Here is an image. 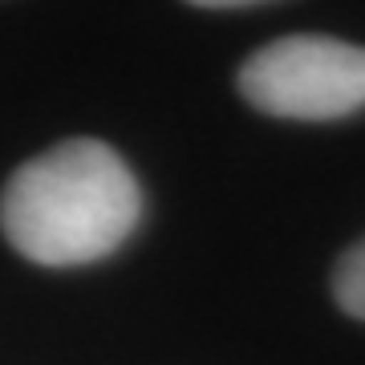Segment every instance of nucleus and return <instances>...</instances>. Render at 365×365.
I'll list each match as a JSON object with an SVG mask.
<instances>
[{
	"instance_id": "f257e3e1",
	"label": "nucleus",
	"mask_w": 365,
	"mask_h": 365,
	"mask_svg": "<svg viewBox=\"0 0 365 365\" xmlns=\"http://www.w3.org/2000/svg\"><path fill=\"white\" fill-rule=\"evenodd\" d=\"M143 220V191L114 146L69 138L13 170L0 227L41 268H81L118 252Z\"/></svg>"
},
{
	"instance_id": "f03ea898",
	"label": "nucleus",
	"mask_w": 365,
	"mask_h": 365,
	"mask_svg": "<svg viewBox=\"0 0 365 365\" xmlns=\"http://www.w3.org/2000/svg\"><path fill=\"white\" fill-rule=\"evenodd\" d=\"M240 93L272 118H349L365 110V45L317 33L280 37L240 66Z\"/></svg>"
},
{
	"instance_id": "7ed1b4c3",
	"label": "nucleus",
	"mask_w": 365,
	"mask_h": 365,
	"mask_svg": "<svg viewBox=\"0 0 365 365\" xmlns=\"http://www.w3.org/2000/svg\"><path fill=\"white\" fill-rule=\"evenodd\" d=\"M333 297L349 317L365 321V240H357L345 256L337 260L333 272Z\"/></svg>"
}]
</instances>
